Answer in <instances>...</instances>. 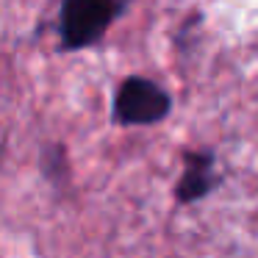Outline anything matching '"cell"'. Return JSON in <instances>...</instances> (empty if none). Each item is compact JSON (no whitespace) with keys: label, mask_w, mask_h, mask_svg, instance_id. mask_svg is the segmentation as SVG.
Instances as JSON below:
<instances>
[{"label":"cell","mask_w":258,"mask_h":258,"mask_svg":"<svg viewBox=\"0 0 258 258\" xmlns=\"http://www.w3.org/2000/svg\"><path fill=\"white\" fill-rule=\"evenodd\" d=\"M128 0H61L58 42L61 50L95 47L108 34L111 23L125 12Z\"/></svg>","instance_id":"cell-1"},{"label":"cell","mask_w":258,"mask_h":258,"mask_svg":"<svg viewBox=\"0 0 258 258\" xmlns=\"http://www.w3.org/2000/svg\"><path fill=\"white\" fill-rule=\"evenodd\" d=\"M172 111V97L161 84L142 75H131L117 86L114 95V122L125 128L158 125Z\"/></svg>","instance_id":"cell-2"},{"label":"cell","mask_w":258,"mask_h":258,"mask_svg":"<svg viewBox=\"0 0 258 258\" xmlns=\"http://www.w3.org/2000/svg\"><path fill=\"white\" fill-rule=\"evenodd\" d=\"M217 158L211 150H189L183 156V172L175 186L178 203H197L217 186Z\"/></svg>","instance_id":"cell-3"}]
</instances>
